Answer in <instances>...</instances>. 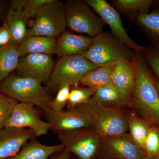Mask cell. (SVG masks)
Segmentation results:
<instances>
[{
  "label": "cell",
  "instance_id": "cell-6",
  "mask_svg": "<svg viewBox=\"0 0 159 159\" xmlns=\"http://www.w3.org/2000/svg\"><path fill=\"white\" fill-rule=\"evenodd\" d=\"M67 27L94 37L102 31L105 23L85 1L67 0L65 3Z\"/></svg>",
  "mask_w": 159,
  "mask_h": 159
},
{
  "label": "cell",
  "instance_id": "cell-13",
  "mask_svg": "<svg viewBox=\"0 0 159 159\" xmlns=\"http://www.w3.org/2000/svg\"><path fill=\"white\" fill-rule=\"evenodd\" d=\"M54 62L51 55L33 54L20 57L16 70L21 76L40 81H48L54 70Z\"/></svg>",
  "mask_w": 159,
  "mask_h": 159
},
{
  "label": "cell",
  "instance_id": "cell-7",
  "mask_svg": "<svg viewBox=\"0 0 159 159\" xmlns=\"http://www.w3.org/2000/svg\"><path fill=\"white\" fill-rule=\"evenodd\" d=\"M97 68L82 55L60 57L54 66L47 82L48 87L58 89L59 87L65 84L74 85L76 87L86 73Z\"/></svg>",
  "mask_w": 159,
  "mask_h": 159
},
{
  "label": "cell",
  "instance_id": "cell-22",
  "mask_svg": "<svg viewBox=\"0 0 159 159\" xmlns=\"http://www.w3.org/2000/svg\"><path fill=\"white\" fill-rule=\"evenodd\" d=\"M111 2L112 6L118 12L132 20L139 15L148 13L154 3L152 0H114Z\"/></svg>",
  "mask_w": 159,
  "mask_h": 159
},
{
  "label": "cell",
  "instance_id": "cell-9",
  "mask_svg": "<svg viewBox=\"0 0 159 159\" xmlns=\"http://www.w3.org/2000/svg\"><path fill=\"white\" fill-rule=\"evenodd\" d=\"M4 127L29 129L36 138L46 135L52 129L49 122L41 119L39 111L34 105L22 102L14 107Z\"/></svg>",
  "mask_w": 159,
  "mask_h": 159
},
{
  "label": "cell",
  "instance_id": "cell-34",
  "mask_svg": "<svg viewBox=\"0 0 159 159\" xmlns=\"http://www.w3.org/2000/svg\"><path fill=\"white\" fill-rule=\"evenodd\" d=\"M154 81L155 85L156 87L157 90L159 94V80L157 79L156 77L154 76Z\"/></svg>",
  "mask_w": 159,
  "mask_h": 159
},
{
  "label": "cell",
  "instance_id": "cell-17",
  "mask_svg": "<svg viewBox=\"0 0 159 159\" xmlns=\"http://www.w3.org/2000/svg\"><path fill=\"white\" fill-rule=\"evenodd\" d=\"M64 149V146L61 143L45 145L34 137L26 142L16 155L6 159H48L51 156Z\"/></svg>",
  "mask_w": 159,
  "mask_h": 159
},
{
  "label": "cell",
  "instance_id": "cell-3",
  "mask_svg": "<svg viewBox=\"0 0 159 159\" xmlns=\"http://www.w3.org/2000/svg\"><path fill=\"white\" fill-rule=\"evenodd\" d=\"M136 53L108 31L93 37L90 46L82 56L97 67L114 66L125 60H132Z\"/></svg>",
  "mask_w": 159,
  "mask_h": 159
},
{
  "label": "cell",
  "instance_id": "cell-35",
  "mask_svg": "<svg viewBox=\"0 0 159 159\" xmlns=\"http://www.w3.org/2000/svg\"><path fill=\"white\" fill-rule=\"evenodd\" d=\"M4 2L2 1H0V16H1V15L2 12L3 8H4V5H3Z\"/></svg>",
  "mask_w": 159,
  "mask_h": 159
},
{
  "label": "cell",
  "instance_id": "cell-20",
  "mask_svg": "<svg viewBox=\"0 0 159 159\" xmlns=\"http://www.w3.org/2000/svg\"><path fill=\"white\" fill-rule=\"evenodd\" d=\"M29 19L27 15L20 10L10 8L7 11L3 24L9 29L13 44H19L26 37Z\"/></svg>",
  "mask_w": 159,
  "mask_h": 159
},
{
  "label": "cell",
  "instance_id": "cell-15",
  "mask_svg": "<svg viewBox=\"0 0 159 159\" xmlns=\"http://www.w3.org/2000/svg\"><path fill=\"white\" fill-rule=\"evenodd\" d=\"M93 37L74 34L66 30L56 40L54 54L60 58L70 55H83L90 46Z\"/></svg>",
  "mask_w": 159,
  "mask_h": 159
},
{
  "label": "cell",
  "instance_id": "cell-27",
  "mask_svg": "<svg viewBox=\"0 0 159 159\" xmlns=\"http://www.w3.org/2000/svg\"><path fill=\"white\" fill-rule=\"evenodd\" d=\"M50 0H12L10 1V8L25 12L30 18H35L38 10L42 5Z\"/></svg>",
  "mask_w": 159,
  "mask_h": 159
},
{
  "label": "cell",
  "instance_id": "cell-1",
  "mask_svg": "<svg viewBox=\"0 0 159 159\" xmlns=\"http://www.w3.org/2000/svg\"><path fill=\"white\" fill-rule=\"evenodd\" d=\"M134 82L130 94L134 113L159 128V94L155 85L154 75L141 52H136L132 60Z\"/></svg>",
  "mask_w": 159,
  "mask_h": 159
},
{
  "label": "cell",
  "instance_id": "cell-37",
  "mask_svg": "<svg viewBox=\"0 0 159 159\" xmlns=\"http://www.w3.org/2000/svg\"><path fill=\"white\" fill-rule=\"evenodd\" d=\"M105 159H114L111 158H108V157H107V158Z\"/></svg>",
  "mask_w": 159,
  "mask_h": 159
},
{
  "label": "cell",
  "instance_id": "cell-19",
  "mask_svg": "<svg viewBox=\"0 0 159 159\" xmlns=\"http://www.w3.org/2000/svg\"><path fill=\"white\" fill-rule=\"evenodd\" d=\"M155 8L151 12L139 15L133 20L148 38L152 46L159 49V1H154Z\"/></svg>",
  "mask_w": 159,
  "mask_h": 159
},
{
  "label": "cell",
  "instance_id": "cell-8",
  "mask_svg": "<svg viewBox=\"0 0 159 159\" xmlns=\"http://www.w3.org/2000/svg\"><path fill=\"white\" fill-rule=\"evenodd\" d=\"M65 150L78 159H94L100 150V137L92 127L57 132Z\"/></svg>",
  "mask_w": 159,
  "mask_h": 159
},
{
  "label": "cell",
  "instance_id": "cell-12",
  "mask_svg": "<svg viewBox=\"0 0 159 159\" xmlns=\"http://www.w3.org/2000/svg\"><path fill=\"white\" fill-rule=\"evenodd\" d=\"M43 111L47 122L56 132L93 126V121L89 116L77 108L57 112L48 107Z\"/></svg>",
  "mask_w": 159,
  "mask_h": 159
},
{
  "label": "cell",
  "instance_id": "cell-25",
  "mask_svg": "<svg viewBox=\"0 0 159 159\" xmlns=\"http://www.w3.org/2000/svg\"><path fill=\"white\" fill-rule=\"evenodd\" d=\"M127 123L130 136L145 150V141L151 125L134 112L128 114Z\"/></svg>",
  "mask_w": 159,
  "mask_h": 159
},
{
  "label": "cell",
  "instance_id": "cell-11",
  "mask_svg": "<svg viewBox=\"0 0 159 159\" xmlns=\"http://www.w3.org/2000/svg\"><path fill=\"white\" fill-rule=\"evenodd\" d=\"M100 150L107 157L114 159H145L147 156L127 133L100 137Z\"/></svg>",
  "mask_w": 159,
  "mask_h": 159
},
{
  "label": "cell",
  "instance_id": "cell-5",
  "mask_svg": "<svg viewBox=\"0 0 159 159\" xmlns=\"http://www.w3.org/2000/svg\"><path fill=\"white\" fill-rule=\"evenodd\" d=\"M35 22L28 29L26 37L42 36L58 37L66 30L65 4L57 0H50L38 10Z\"/></svg>",
  "mask_w": 159,
  "mask_h": 159
},
{
  "label": "cell",
  "instance_id": "cell-33",
  "mask_svg": "<svg viewBox=\"0 0 159 159\" xmlns=\"http://www.w3.org/2000/svg\"><path fill=\"white\" fill-rule=\"evenodd\" d=\"M70 153L66 150L57 152L53 155L51 159H70Z\"/></svg>",
  "mask_w": 159,
  "mask_h": 159
},
{
  "label": "cell",
  "instance_id": "cell-4",
  "mask_svg": "<svg viewBox=\"0 0 159 159\" xmlns=\"http://www.w3.org/2000/svg\"><path fill=\"white\" fill-rule=\"evenodd\" d=\"M75 108L84 112L93 121V127L100 137L127 133L128 114L124 110L103 106L90 98Z\"/></svg>",
  "mask_w": 159,
  "mask_h": 159
},
{
  "label": "cell",
  "instance_id": "cell-28",
  "mask_svg": "<svg viewBox=\"0 0 159 159\" xmlns=\"http://www.w3.org/2000/svg\"><path fill=\"white\" fill-rule=\"evenodd\" d=\"M141 53L150 70L159 79V49L152 45L143 47Z\"/></svg>",
  "mask_w": 159,
  "mask_h": 159
},
{
  "label": "cell",
  "instance_id": "cell-14",
  "mask_svg": "<svg viewBox=\"0 0 159 159\" xmlns=\"http://www.w3.org/2000/svg\"><path fill=\"white\" fill-rule=\"evenodd\" d=\"M35 137L29 129H0V159L14 156L30 139Z\"/></svg>",
  "mask_w": 159,
  "mask_h": 159
},
{
  "label": "cell",
  "instance_id": "cell-23",
  "mask_svg": "<svg viewBox=\"0 0 159 159\" xmlns=\"http://www.w3.org/2000/svg\"><path fill=\"white\" fill-rule=\"evenodd\" d=\"M18 44L0 47V83L16 70L20 59Z\"/></svg>",
  "mask_w": 159,
  "mask_h": 159
},
{
  "label": "cell",
  "instance_id": "cell-29",
  "mask_svg": "<svg viewBox=\"0 0 159 159\" xmlns=\"http://www.w3.org/2000/svg\"><path fill=\"white\" fill-rule=\"evenodd\" d=\"M16 100L0 92V129L5 127L16 105Z\"/></svg>",
  "mask_w": 159,
  "mask_h": 159
},
{
  "label": "cell",
  "instance_id": "cell-16",
  "mask_svg": "<svg viewBox=\"0 0 159 159\" xmlns=\"http://www.w3.org/2000/svg\"><path fill=\"white\" fill-rule=\"evenodd\" d=\"M91 98L109 108L124 111L131 108L130 95L111 84L97 89Z\"/></svg>",
  "mask_w": 159,
  "mask_h": 159
},
{
  "label": "cell",
  "instance_id": "cell-21",
  "mask_svg": "<svg viewBox=\"0 0 159 159\" xmlns=\"http://www.w3.org/2000/svg\"><path fill=\"white\" fill-rule=\"evenodd\" d=\"M134 82V73L132 60H125L116 64L111 76V84L130 95Z\"/></svg>",
  "mask_w": 159,
  "mask_h": 159
},
{
  "label": "cell",
  "instance_id": "cell-26",
  "mask_svg": "<svg viewBox=\"0 0 159 159\" xmlns=\"http://www.w3.org/2000/svg\"><path fill=\"white\" fill-rule=\"evenodd\" d=\"M97 89L77 86L71 90L70 91L68 101L67 104L68 110L73 109L77 106L88 101L93 97Z\"/></svg>",
  "mask_w": 159,
  "mask_h": 159
},
{
  "label": "cell",
  "instance_id": "cell-36",
  "mask_svg": "<svg viewBox=\"0 0 159 159\" xmlns=\"http://www.w3.org/2000/svg\"><path fill=\"white\" fill-rule=\"evenodd\" d=\"M145 159H159V157L150 156H146Z\"/></svg>",
  "mask_w": 159,
  "mask_h": 159
},
{
  "label": "cell",
  "instance_id": "cell-10",
  "mask_svg": "<svg viewBox=\"0 0 159 159\" xmlns=\"http://www.w3.org/2000/svg\"><path fill=\"white\" fill-rule=\"evenodd\" d=\"M111 30V33L125 45L135 52H141L143 47L131 39L122 24L119 12L106 0H85Z\"/></svg>",
  "mask_w": 159,
  "mask_h": 159
},
{
  "label": "cell",
  "instance_id": "cell-24",
  "mask_svg": "<svg viewBox=\"0 0 159 159\" xmlns=\"http://www.w3.org/2000/svg\"><path fill=\"white\" fill-rule=\"evenodd\" d=\"M114 66L99 67L88 72L79 84L83 87L97 89L111 84Z\"/></svg>",
  "mask_w": 159,
  "mask_h": 159
},
{
  "label": "cell",
  "instance_id": "cell-30",
  "mask_svg": "<svg viewBox=\"0 0 159 159\" xmlns=\"http://www.w3.org/2000/svg\"><path fill=\"white\" fill-rule=\"evenodd\" d=\"M146 155L159 157V128L151 126L145 141Z\"/></svg>",
  "mask_w": 159,
  "mask_h": 159
},
{
  "label": "cell",
  "instance_id": "cell-18",
  "mask_svg": "<svg viewBox=\"0 0 159 159\" xmlns=\"http://www.w3.org/2000/svg\"><path fill=\"white\" fill-rule=\"evenodd\" d=\"M56 40L54 38L42 36H27L18 46L20 58L33 54L51 55L54 54Z\"/></svg>",
  "mask_w": 159,
  "mask_h": 159
},
{
  "label": "cell",
  "instance_id": "cell-31",
  "mask_svg": "<svg viewBox=\"0 0 159 159\" xmlns=\"http://www.w3.org/2000/svg\"><path fill=\"white\" fill-rule=\"evenodd\" d=\"M70 86L65 84L59 87L56 97L49 103L48 107L55 111H61L67 104L70 93Z\"/></svg>",
  "mask_w": 159,
  "mask_h": 159
},
{
  "label": "cell",
  "instance_id": "cell-32",
  "mask_svg": "<svg viewBox=\"0 0 159 159\" xmlns=\"http://www.w3.org/2000/svg\"><path fill=\"white\" fill-rule=\"evenodd\" d=\"M13 44L11 34L5 25L0 26V47Z\"/></svg>",
  "mask_w": 159,
  "mask_h": 159
},
{
  "label": "cell",
  "instance_id": "cell-2",
  "mask_svg": "<svg viewBox=\"0 0 159 159\" xmlns=\"http://www.w3.org/2000/svg\"><path fill=\"white\" fill-rule=\"evenodd\" d=\"M42 83L31 77L12 73L0 83V92L18 102L28 103L43 111L52 100Z\"/></svg>",
  "mask_w": 159,
  "mask_h": 159
}]
</instances>
